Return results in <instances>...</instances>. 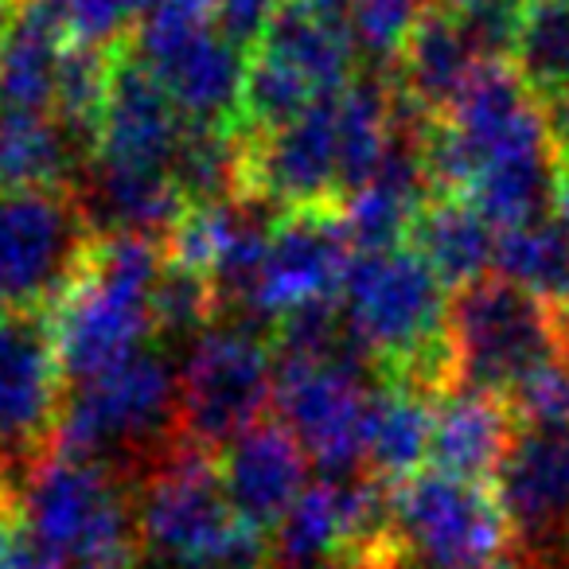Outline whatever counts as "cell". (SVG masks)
Here are the masks:
<instances>
[{
    "mask_svg": "<svg viewBox=\"0 0 569 569\" xmlns=\"http://www.w3.org/2000/svg\"><path fill=\"white\" fill-rule=\"evenodd\" d=\"M340 305L351 336L382 382L426 395L429 402L449 395L452 297L413 246L351 253Z\"/></svg>",
    "mask_w": 569,
    "mask_h": 569,
    "instance_id": "6da1fadb",
    "label": "cell"
},
{
    "mask_svg": "<svg viewBox=\"0 0 569 569\" xmlns=\"http://www.w3.org/2000/svg\"><path fill=\"white\" fill-rule=\"evenodd\" d=\"M164 250L152 238L102 234L79 281L51 312L59 367L71 387L129 363L152 343V284Z\"/></svg>",
    "mask_w": 569,
    "mask_h": 569,
    "instance_id": "7a4b0ae2",
    "label": "cell"
},
{
    "mask_svg": "<svg viewBox=\"0 0 569 569\" xmlns=\"http://www.w3.org/2000/svg\"><path fill=\"white\" fill-rule=\"evenodd\" d=\"M20 499L67 569H137V488L121 468L51 449L20 483Z\"/></svg>",
    "mask_w": 569,
    "mask_h": 569,
    "instance_id": "3957f363",
    "label": "cell"
},
{
    "mask_svg": "<svg viewBox=\"0 0 569 569\" xmlns=\"http://www.w3.org/2000/svg\"><path fill=\"white\" fill-rule=\"evenodd\" d=\"M180 437V375L160 351L144 348L129 363L67 395L56 449L137 476Z\"/></svg>",
    "mask_w": 569,
    "mask_h": 569,
    "instance_id": "277c9868",
    "label": "cell"
},
{
    "mask_svg": "<svg viewBox=\"0 0 569 569\" xmlns=\"http://www.w3.org/2000/svg\"><path fill=\"white\" fill-rule=\"evenodd\" d=\"M452 390L507 398L515 382L569 351V325L538 297L491 273L452 293Z\"/></svg>",
    "mask_w": 569,
    "mask_h": 569,
    "instance_id": "5b68a950",
    "label": "cell"
},
{
    "mask_svg": "<svg viewBox=\"0 0 569 569\" xmlns=\"http://www.w3.org/2000/svg\"><path fill=\"white\" fill-rule=\"evenodd\" d=\"M98 238L71 183L0 191V309L51 317Z\"/></svg>",
    "mask_w": 569,
    "mask_h": 569,
    "instance_id": "8992f818",
    "label": "cell"
},
{
    "mask_svg": "<svg viewBox=\"0 0 569 569\" xmlns=\"http://www.w3.org/2000/svg\"><path fill=\"white\" fill-rule=\"evenodd\" d=\"M273 343L253 320H214L180 371V437L207 452L266 421L273 406Z\"/></svg>",
    "mask_w": 569,
    "mask_h": 569,
    "instance_id": "52a82bcc",
    "label": "cell"
},
{
    "mask_svg": "<svg viewBox=\"0 0 569 569\" xmlns=\"http://www.w3.org/2000/svg\"><path fill=\"white\" fill-rule=\"evenodd\" d=\"M137 527L152 561L176 569H203L230 542L242 519L227 496L219 452L176 437L137 476Z\"/></svg>",
    "mask_w": 569,
    "mask_h": 569,
    "instance_id": "ba28073f",
    "label": "cell"
},
{
    "mask_svg": "<svg viewBox=\"0 0 569 569\" xmlns=\"http://www.w3.org/2000/svg\"><path fill=\"white\" fill-rule=\"evenodd\" d=\"M63 382L51 320L0 309V483H24L56 449Z\"/></svg>",
    "mask_w": 569,
    "mask_h": 569,
    "instance_id": "9c48e42d",
    "label": "cell"
},
{
    "mask_svg": "<svg viewBox=\"0 0 569 569\" xmlns=\"http://www.w3.org/2000/svg\"><path fill=\"white\" fill-rule=\"evenodd\" d=\"M395 527L437 569H483L515 546L491 483L457 480L437 468H421L395 488Z\"/></svg>",
    "mask_w": 569,
    "mask_h": 569,
    "instance_id": "30bf717a",
    "label": "cell"
},
{
    "mask_svg": "<svg viewBox=\"0 0 569 569\" xmlns=\"http://www.w3.org/2000/svg\"><path fill=\"white\" fill-rule=\"evenodd\" d=\"M367 375V363H277L273 410L328 480L363 472Z\"/></svg>",
    "mask_w": 569,
    "mask_h": 569,
    "instance_id": "8fae6325",
    "label": "cell"
},
{
    "mask_svg": "<svg viewBox=\"0 0 569 569\" xmlns=\"http://www.w3.org/2000/svg\"><path fill=\"white\" fill-rule=\"evenodd\" d=\"M238 199H250V203H261L277 214L343 207L340 152H336V98H325L293 126H281L273 133H242Z\"/></svg>",
    "mask_w": 569,
    "mask_h": 569,
    "instance_id": "7c38bea8",
    "label": "cell"
},
{
    "mask_svg": "<svg viewBox=\"0 0 569 569\" xmlns=\"http://www.w3.org/2000/svg\"><path fill=\"white\" fill-rule=\"evenodd\" d=\"M491 491L511 542L558 569L569 558V429H519Z\"/></svg>",
    "mask_w": 569,
    "mask_h": 569,
    "instance_id": "4fadbf2b",
    "label": "cell"
},
{
    "mask_svg": "<svg viewBox=\"0 0 569 569\" xmlns=\"http://www.w3.org/2000/svg\"><path fill=\"white\" fill-rule=\"evenodd\" d=\"M351 253L356 250L343 230V207L277 214L258 293H253V320L273 328V320L284 312L340 297Z\"/></svg>",
    "mask_w": 569,
    "mask_h": 569,
    "instance_id": "5bb4252c",
    "label": "cell"
},
{
    "mask_svg": "<svg viewBox=\"0 0 569 569\" xmlns=\"http://www.w3.org/2000/svg\"><path fill=\"white\" fill-rule=\"evenodd\" d=\"M183 129H188V118L176 110L172 94L144 67L133 43L126 40L110 48V90H106L94 157L168 168Z\"/></svg>",
    "mask_w": 569,
    "mask_h": 569,
    "instance_id": "9a60e30c",
    "label": "cell"
},
{
    "mask_svg": "<svg viewBox=\"0 0 569 569\" xmlns=\"http://www.w3.org/2000/svg\"><path fill=\"white\" fill-rule=\"evenodd\" d=\"M219 472L238 519L250 522L261 535H273L277 522L309 488V457L301 441L281 421H258L238 441L219 452Z\"/></svg>",
    "mask_w": 569,
    "mask_h": 569,
    "instance_id": "2e32d148",
    "label": "cell"
},
{
    "mask_svg": "<svg viewBox=\"0 0 569 569\" xmlns=\"http://www.w3.org/2000/svg\"><path fill=\"white\" fill-rule=\"evenodd\" d=\"M79 199L87 207L98 234H133L164 246L188 199L176 188L172 172L160 164L94 157L79 176Z\"/></svg>",
    "mask_w": 569,
    "mask_h": 569,
    "instance_id": "e0dca14e",
    "label": "cell"
},
{
    "mask_svg": "<svg viewBox=\"0 0 569 569\" xmlns=\"http://www.w3.org/2000/svg\"><path fill=\"white\" fill-rule=\"evenodd\" d=\"M515 433L519 426H515L507 398L483 395V390H449L433 402L429 468L457 476V480L491 483Z\"/></svg>",
    "mask_w": 569,
    "mask_h": 569,
    "instance_id": "ac0fdd59",
    "label": "cell"
},
{
    "mask_svg": "<svg viewBox=\"0 0 569 569\" xmlns=\"http://www.w3.org/2000/svg\"><path fill=\"white\" fill-rule=\"evenodd\" d=\"M476 67L480 59L468 48L457 12L441 0H429L398 63L390 67V82L413 110H421L426 118H445Z\"/></svg>",
    "mask_w": 569,
    "mask_h": 569,
    "instance_id": "d6986e66",
    "label": "cell"
},
{
    "mask_svg": "<svg viewBox=\"0 0 569 569\" xmlns=\"http://www.w3.org/2000/svg\"><path fill=\"white\" fill-rule=\"evenodd\" d=\"M67 43L63 0H20L17 20L0 36V110L51 113Z\"/></svg>",
    "mask_w": 569,
    "mask_h": 569,
    "instance_id": "ffe728a7",
    "label": "cell"
},
{
    "mask_svg": "<svg viewBox=\"0 0 569 569\" xmlns=\"http://www.w3.org/2000/svg\"><path fill=\"white\" fill-rule=\"evenodd\" d=\"M496 238L499 230L468 199L433 196L413 219L406 246L421 253L449 293H460L496 273Z\"/></svg>",
    "mask_w": 569,
    "mask_h": 569,
    "instance_id": "44dd1931",
    "label": "cell"
},
{
    "mask_svg": "<svg viewBox=\"0 0 569 569\" xmlns=\"http://www.w3.org/2000/svg\"><path fill=\"white\" fill-rule=\"evenodd\" d=\"M433 441V402L395 382H375L363 421V472L398 488L429 468Z\"/></svg>",
    "mask_w": 569,
    "mask_h": 569,
    "instance_id": "7402d4cb",
    "label": "cell"
},
{
    "mask_svg": "<svg viewBox=\"0 0 569 569\" xmlns=\"http://www.w3.org/2000/svg\"><path fill=\"white\" fill-rule=\"evenodd\" d=\"M160 82L172 94L176 110L188 121L199 126H238V110H242V79H246V51L222 40L219 32L203 36L157 67Z\"/></svg>",
    "mask_w": 569,
    "mask_h": 569,
    "instance_id": "603a6c76",
    "label": "cell"
},
{
    "mask_svg": "<svg viewBox=\"0 0 569 569\" xmlns=\"http://www.w3.org/2000/svg\"><path fill=\"white\" fill-rule=\"evenodd\" d=\"M253 51H266L277 63L293 67L320 98H336L356 82V43L348 28H336L328 20L312 17L305 4L289 0L273 17L269 32Z\"/></svg>",
    "mask_w": 569,
    "mask_h": 569,
    "instance_id": "cb8c5ba5",
    "label": "cell"
},
{
    "mask_svg": "<svg viewBox=\"0 0 569 569\" xmlns=\"http://www.w3.org/2000/svg\"><path fill=\"white\" fill-rule=\"evenodd\" d=\"M82 172L87 160L51 113L0 110V191L56 188Z\"/></svg>",
    "mask_w": 569,
    "mask_h": 569,
    "instance_id": "d4e9b609",
    "label": "cell"
},
{
    "mask_svg": "<svg viewBox=\"0 0 569 569\" xmlns=\"http://www.w3.org/2000/svg\"><path fill=\"white\" fill-rule=\"evenodd\" d=\"M496 273L527 289L569 325V234L553 214L499 230Z\"/></svg>",
    "mask_w": 569,
    "mask_h": 569,
    "instance_id": "484cf974",
    "label": "cell"
},
{
    "mask_svg": "<svg viewBox=\"0 0 569 569\" xmlns=\"http://www.w3.org/2000/svg\"><path fill=\"white\" fill-rule=\"evenodd\" d=\"M511 67L522 87L538 98L566 94L569 90V0H522L519 32H515Z\"/></svg>",
    "mask_w": 569,
    "mask_h": 569,
    "instance_id": "4316f807",
    "label": "cell"
},
{
    "mask_svg": "<svg viewBox=\"0 0 569 569\" xmlns=\"http://www.w3.org/2000/svg\"><path fill=\"white\" fill-rule=\"evenodd\" d=\"M269 538H273V569H320L340 558L343 527L336 480L328 476L312 480Z\"/></svg>",
    "mask_w": 569,
    "mask_h": 569,
    "instance_id": "83f0119b",
    "label": "cell"
},
{
    "mask_svg": "<svg viewBox=\"0 0 569 569\" xmlns=\"http://www.w3.org/2000/svg\"><path fill=\"white\" fill-rule=\"evenodd\" d=\"M238 164H242V133L234 126H199L188 121L176 157L168 164L176 188L191 203L238 199Z\"/></svg>",
    "mask_w": 569,
    "mask_h": 569,
    "instance_id": "f1b7e54d",
    "label": "cell"
},
{
    "mask_svg": "<svg viewBox=\"0 0 569 569\" xmlns=\"http://www.w3.org/2000/svg\"><path fill=\"white\" fill-rule=\"evenodd\" d=\"M219 320V297L211 277L164 258L152 284V340H191L196 343Z\"/></svg>",
    "mask_w": 569,
    "mask_h": 569,
    "instance_id": "f546056e",
    "label": "cell"
},
{
    "mask_svg": "<svg viewBox=\"0 0 569 569\" xmlns=\"http://www.w3.org/2000/svg\"><path fill=\"white\" fill-rule=\"evenodd\" d=\"M429 0H356L348 20V36L356 56L371 63V71H390L402 56L406 40L418 28Z\"/></svg>",
    "mask_w": 569,
    "mask_h": 569,
    "instance_id": "4dcf8cb0",
    "label": "cell"
},
{
    "mask_svg": "<svg viewBox=\"0 0 569 569\" xmlns=\"http://www.w3.org/2000/svg\"><path fill=\"white\" fill-rule=\"evenodd\" d=\"M507 406L519 429H569V351L515 382Z\"/></svg>",
    "mask_w": 569,
    "mask_h": 569,
    "instance_id": "1f68e13d",
    "label": "cell"
},
{
    "mask_svg": "<svg viewBox=\"0 0 569 569\" xmlns=\"http://www.w3.org/2000/svg\"><path fill=\"white\" fill-rule=\"evenodd\" d=\"M67 4V32L71 43L110 51L126 43L137 28L144 0H63Z\"/></svg>",
    "mask_w": 569,
    "mask_h": 569,
    "instance_id": "d6a6232c",
    "label": "cell"
},
{
    "mask_svg": "<svg viewBox=\"0 0 569 569\" xmlns=\"http://www.w3.org/2000/svg\"><path fill=\"white\" fill-rule=\"evenodd\" d=\"M289 0H214V32L250 56Z\"/></svg>",
    "mask_w": 569,
    "mask_h": 569,
    "instance_id": "836d02e7",
    "label": "cell"
},
{
    "mask_svg": "<svg viewBox=\"0 0 569 569\" xmlns=\"http://www.w3.org/2000/svg\"><path fill=\"white\" fill-rule=\"evenodd\" d=\"M356 561L363 569H437V566H429L426 558H418L398 535L390 538V542H382L379 550H371L367 558H356Z\"/></svg>",
    "mask_w": 569,
    "mask_h": 569,
    "instance_id": "e575fe53",
    "label": "cell"
},
{
    "mask_svg": "<svg viewBox=\"0 0 569 569\" xmlns=\"http://www.w3.org/2000/svg\"><path fill=\"white\" fill-rule=\"evenodd\" d=\"M538 106H542L553 157H569V90L558 98H550V102H538Z\"/></svg>",
    "mask_w": 569,
    "mask_h": 569,
    "instance_id": "d590c367",
    "label": "cell"
},
{
    "mask_svg": "<svg viewBox=\"0 0 569 569\" xmlns=\"http://www.w3.org/2000/svg\"><path fill=\"white\" fill-rule=\"evenodd\" d=\"M550 214L569 234V157H553V203Z\"/></svg>",
    "mask_w": 569,
    "mask_h": 569,
    "instance_id": "8d00e7d4",
    "label": "cell"
},
{
    "mask_svg": "<svg viewBox=\"0 0 569 569\" xmlns=\"http://www.w3.org/2000/svg\"><path fill=\"white\" fill-rule=\"evenodd\" d=\"M297 4H305L312 17L328 20V24H336V28H348L351 9H356V0H297Z\"/></svg>",
    "mask_w": 569,
    "mask_h": 569,
    "instance_id": "74e56055",
    "label": "cell"
},
{
    "mask_svg": "<svg viewBox=\"0 0 569 569\" xmlns=\"http://www.w3.org/2000/svg\"><path fill=\"white\" fill-rule=\"evenodd\" d=\"M483 569H550L546 561H538V558H530L527 550H519V546H511L507 553H499L496 561H488Z\"/></svg>",
    "mask_w": 569,
    "mask_h": 569,
    "instance_id": "f35d334b",
    "label": "cell"
},
{
    "mask_svg": "<svg viewBox=\"0 0 569 569\" xmlns=\"http://www.w3.org/2000/svg\"><path fill=\"white\" fill-rule=\"evenodd\" d=\"M452 12H468V9H488V4H503V0H441Z\"/></svg>",
    "mask_w": 569,
    "mask_h": 569,
    "instance_id": "ab89813d",
    "label": "cell"
},
{
    "mask_svg": "<svg viewBox=\"0 0 569 569\" xmlns=\"http://www.w3.org/2000/svg\"><path fill=\"white\" fill-rule=\"evenodd\" d=\"M0 488H20V483H0Z\"/></svg>",
    "mask_w": 569,
    "mask_h": 569,
    "instance_id": "60d3db41",
    "label": "cell"
},
{
    "mask_svg": "<svg viewBox=\"0 0 569 569\" xmlns=\"http://www.w3.org/2000/svg\"><path fill=\"white\" fill-rule=\"evenodd\" d=\"M164 569H176V566H164Z\"/></svg>",
    "mask_w": 569,
    "mask_h": 569,
    "instance_id": "b9f144b4",
    "label": "cell"
}]
</instances>
